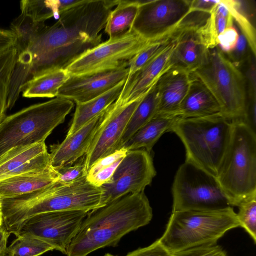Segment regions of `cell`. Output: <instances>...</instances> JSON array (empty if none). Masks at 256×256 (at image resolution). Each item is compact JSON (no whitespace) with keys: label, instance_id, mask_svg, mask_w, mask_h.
<instances>
[{"label":"cell","instance_id":"37","mask_svg":"<svg viewBox=\"0 0 256 256\" xmlns=\"http://www.w3.org/2000/svg\"><path fill=\"white\" fill-rule=\"evenodd\" d=\"M172 256H227L220 246L202 245L185 249L172 254Z\"/></svg>","mask_w":256,"mask_h":256},{"label":"cell","instance_id":"45","mask_svg":"<svg viewBox=\"0 0 256 256\" xmlns=\"http://www.w3.org/2000/svg\"><path fill=\"white\" fill-rule=\"evenodd\" d=\"M0 256H12L11 253L8 248L0 253Z\"/></svg>","mask_w":256,"mask_h":256},{"label":"cell","instance_id":"5","mask_svg":"<svg viewBox=\"0 0 256 256\" xmlns=\"http://www.w3.org/2000/svg\"><path fill=\"white\" fill-rule=\"evenodd\" d=\"M230 140L216 178L232 206L256 198V133L232 120Z\"/></svg>","mask_w":256,"mask_h":256},{"label":"cell","instance_id":"30","mask_svg":"<svg viewBox=\"0 0 256 256\" xmlns=\"http://www.w3.org/2000/svg\"><path fill=\"white\" fill-rule=\"evenodd\" d=\"M16 59L14 44L0 54V122L6 116L10 82Z\"/></svg>","mask_w":256,"mask_h":256},{"label":"cell","instance_id":"44","mask_svg":"<svg viewBox=\"0 0 256 256\" xmlns=\"http://www.w3.org/2000/svg\"><path fill=\"white\" fill-rule=\"evenodd\" d=\"M10 234L3 224L0 226V252L6 249L7 241Z\"/></svg>","mask_w":256,"mask_h":256},{"label":"cell","instance_id":"20","mask_svg":"<svg viewBox=\"0 0 256 256\" xmlns=\"http://www.w3.org/2000/svg\"><path fill=\"white\" fill-rule=\"evenodd\" d=\"M177 28L176 44L170 58L171 64L192 73L205 62L208 49L203 43L197 29Z\"/></svg>","mask_w":256,"mask_h":256},{"label":"cell","instance_id":"6","mask_svg":"<svg viewBox=\"0 0 256 256\" xmlns=\"http://www.w3.org/2000/svg\"><path fill=\"white\" fill-rule=\"evenodd\" d=\"M240 226L232 207L210 210L172 212L158 240L172 254L202 245L214 244L227 231Z\"/></svg>","mask_w":256,"mask_h":256},{"label":"cell","instance_id":"25","mask_svg":"<svg viewBox=\"0 0 256 256\" xmlns=\"http://www.w3.org/2000/svg\"><path fill=\"white\" fill-rule=\"evenodd\" d=\"M69 76L66 70L46 72L25 82L20 92L24 97L28 98L56 97L59 89Z\"/></svg>","mask_w":256,"mask_h":256},{"label":"cell","instance_id":"40","mask_svg":"<svg viewBox=\"0 0 256 256\" xmlns=\"http://www.w3.org/2000/svg\"><path fill=\"white\" fill-rule=\"evenodd\" d=\"M122 158L118 160L112 164L98 170L92 176H86L87 180L91 184L98 187H101L108 184L111 180Z\"/></svg>","mask_w":256,"mask_h":256},{"label":"cell","instance_id":"46","mask_svg":"<svg viewBox=\"0 0 256 256\" xmlns=\"http://www.w3.org/2000/svg\"><path fill=\"white\" fill-rule=\"evenodd\" d=\"M104 256H112V254H106L104 255Z\"/></svg>","mask_w":256,"mask_h":256},{"label":"cell","instance_id":"19","mask_svg":"<svg viewBox=\"0 0 256 256\" xmlns=\"http://www.w3.org/2000/svg\"><path fill=\"white\" fill-rule=\"evenodd\" d=\"M192 78V73L172 66L163 74L156 83L158 105L156 114L176 116L188 92Z\"/></svg>","mask_w":256,"mask_h":256},{"label":"cell","instance_id":"34","mask_svg":"<svg viewBox=\"0 0 256 256\" xmlns=\"http://www.w3.org/2000/svg\"><path fill=\"white\" fill-rule=\"evenodd\" d=\"M236 214L240 226L250 234L254 243H256V198L242 202L238 206Z\"/></svg>","mask_w":256,"mask_h":256},{"label":"cell","instance_id":"23","mask_svg":"<svg viewBox=\"0 0 256 256\" xmlns=\"http://www.w3.org/2000/svg\"><path fill=\"white\" fill-rule=\"evenodd\" d=\"M179 118H180L172 114H156L139 128L122 148L128 151L144 150L150 152L160 137L164 132L170 131Z\"/></svg>","mask_w":256,"mask_h":256},{"label":"cell","instance_id":"12","mask_svg":"<svg viewBox=\"0 0 256 256\" xmlns=\"http://www.w3.org/2000/svg\"><path fill=\"white\" fill-rule=\"evenodd\" d=\"M156 173L150 152L144 150L128 151L110 182L101 186L100 208L126 194L144 192Z\"/></svg>","mask_w":256,"mask_h":256},{"label":"cell","instance_id":"18","mask_svg":"<svg viewBox=\"0 0 256 256\" xmlns=\"http://www.w3.org/2000/svg\"><path fill=\"white\" fill-rule=\"evenodd\" d=\"M106 110L72 134L66 136L60 143L50 146V162L54 168L72 165L84 156Z\"/></svg>","mask_w":256,"mask_h":256},{"label":"cell","instance_id":"10","mask_svg":"<svg viewBox=\"0 0 256 256\" xmlns=\"http://www.w3.org/2000/svg\"><path fill=\"white\" fill-rule=\"evenodd\" d=\"M156 40H146L131 29L90 50L66 70L70 75H82L128 68L135 56Z\"/></svg>","mask_w":256,"mask_h":256},{"label":"cell","instance_id":"33","mask_svg":"<svg viewBox=\"0 0 256 256\" xmlns=\"http://www.w3.org/2000/svg\"><path fill=\"white\" fill-rule=\"evenodd\" d=\"M238 26L240 32L244 36L252 54L256 56V30L246 12L242 8V1L222 0Z\"/></svg>","mask_w":256,"mask_h":256},{"label":"cell","instance_id":"13","mask_svg":"<svg viewBox=\"0 0 256 256\" xmlns=\"http://www.w3.org/2000/svg\"><path fill=\"white\" fill-rule=\"evenodd\" d=\"M190 1H140L132 30L148 40H156L166 36L176 30L188 13Z\"/></svg>","mask_w":256,"mask_h":256},{"label":"cell","instance_id":"38","mask_svg":"<svg viewBox=\"0 0 256 256\" xmlns=\"http://www.w3.org/2000/svg\"><path fill=\"white\" fill-rule=\"evenodd\" d=\"M239 37V32L233 26L224 30L218 38V46L224 54H227L235 47Z\"/></svg>","mask_w":256,"mask_h":256},{"label":"cell","instance_id":"29","mask_svg":"<svg viewBox=\"0 0 256 256\" xmlns=\"http://www.w3.org/2000/svg\"><path fill=\"white\" fill-rule=\"evenodd\" d=\"M158 93L156 84L142 98L134 112L121 139L120 148L156 114Z\"/></svg>","mask_w":256,"mask_h":256},{"label":"cell","instance_id":"4","mask_svg":"<svg viewBox=\"0 0 256 256\" xmlns=\"http://www.w3.org/2000/svg\"><path fill=\"white\" fill-rule=\"evenodd\" d=\"M232 122L221 114L179 118L170 131L183 143L186 160L216 178L229 144Z\"/></svg>","mask_w":256,"mask_h":256},{"label":"cell","instance_id":"43","mask_svg":"<svg viewBox=\"0 0 256 256\" xmlns=\"http://www.w3.org/2000/svg\"><path fill=\"white\" fill-rule=\"evenodd\" d=\"M16 42V36L12 31L0 29V54L14 46Z\"/></svg>","mask_w":256,"mask_h":256},{"label":"cell","instance_id":"32","mask_svg":"<svg viewBox=\"0 0 256 256\" xmlns=\"http://www.w3.org/2000/svg\"><path fill=\"white\" fill-rule=\"evenodd\" d=\"M7 248L12 256H39L54 250L43 240L28 236H17Z\"/></svg>","mask_w":256,"mask_h":256},{"label":"cell","instance_id":"21","mask_svg":"<svg viewBox=\"0 0 256 256\" xmlns=\"http://www.w3.org/2000/svg\"><path fill=\"white\" fill-rule=\"evenodd\" d=\"M192 76L188 92L175 115L181 118L222 115L220 105L214 96L200 80Z\"/></svg>","mask_w":256,"mask_h":256},{"label":"cell","instance_id":"8","mask_svg":"<svg viewBox=\"0 0 256 256\" xmlns=\"http://www.w3.org/2000/svg\"><path fill=\"white\" fill-rule=\"evenodd\" d=\"M192 74L214 96L223 116L231 121L243 120L248 102L246 77L218 46L208 49L205 62Z\"/></svg>","mask_w":256,"mask_h":256},{"label":"cell","instance_id":"14","mask_svg":"<svg viewBox=\"0 0 256 256\" xmlns=\"http://www.w3.org/2000/svg\"><path fill=\"white\" fill-rule=\"evenodd\" d=\"M143 98L124 104L114 102L106 110L84 156L86 172L97 160L120 149L128 122Z\"/></svg>","mask_w":256,"mask_h":256},{"label":"cell","instance_id":"17","mask_svg":"<svg viewBox=\"0 0 256 256\" xmlns=\"http://www.w3.org/2000/svg\"><path fill=\"white\" fill-rule=\"evenodd\" d=\"M52 166L44 142L13 148L0 156V181Z\"/></svg>","mask_w":256,"mask_h":256},{"label":"cell","instance_id":"3","mask_svg":"<svg viewBox=\"0 0 256 256\" xmlns=\"http://www.w3.org/2000/svg\"><path fill=\"white\" fill-rule=\"evenodd\" d=\"M102 194V188L89 182L86 175L69 184L56 182L28 194L0 199L2 224L15 234L26 220L40 214L100 208Z\"/></svg>","mask_w":256,"mask_h":256},{"label":"cell","instance_id":"31","mask_svg":"<svg viewBox=\"0 0 256 256\" xmlns=\"http://www.w3.org/2000/svg\"><path fill=\"white\" fill-rule=\"evenodd\" d=\"M176 33L177 30L176 28L172 34L152 42L135 56L130 62L128 67V73L126 79L165 50L174 40Z\"/></svg>","mask_w":256,"mask_h":256},{"label":"cell","instance_id":"47","mask_svg":"<svg viewBox=\"0 0 256 256\" xmlns=\"http://www.w3.org/2000/svg\"><path fill=\"white\" fill-rule=\"evenodd\" d=\"M1 206H2V204H1V201H0V210H1Z\"/></svg>","mask_w":256,"mask_h":256},{"label":"cell","instance_id":"22","mask_svg":"<svg viewBox=\"0 0 256 256\" xmlns=\"http://www.w3.org/2000/svg\"><path fill=\"white\" fill-rule=\"evenodd\" d=\"M58 174L52 166L40 172H32L0 181V199L11 198L28 194L55 183Z\"/></svg>","mask_w":256,"mask_h":256},{"label":"cell","instance_id":"1","mask_svg":"<svg viewBox=\"0 0 256 256\" xmlns=\"http://www.w3.org/2000/svg\"><path fill=\"white\" fill-rule=\"evenodd\" d=\"M118 0H84L64 11L52 26L36 22L20 14L10 25L16 36V63L9 94L19 96L22 86L42 74L66 68L102 42L112 8Z\"/></svg>","mask_w":256,"mask_h":256},{"label":"cell","instance_id":"27","mask_svg":"<svg viewBox=\"0 0 256 256\" xmlns=\"http://www.w3.org/2000/svg\"><path fill=\"white\" fill-rule=\"evenodd\" d=\"M234 20L229 9L222 0L214 6L206 22L197 30L208 48L218 46V36L226 28L234 26Z\"/></svg>","mask_w":256,"mask_h":256},{"label":"cell","instance_id":"7","mask_svg":"<svg viewBox=\"0 0 256 256\" xmlns=\"http://www.w3.org/2000/svg\"><path fill=\"white\" fill-rule=\"evenodd\" d=\"M74 106L72 101L56 96L6 116L0 122V156L14 147L45 142Z\"/></svg>","mask_w":256,"mask_h":256},{"label":"cell","instance_id":"2","mask_svg":"<svg viewBox=\"0 0 256 256\" xmlns=\"http://www.w3.org/2000/svg\"><path fill=\"white\" fill-rule=\"evenodd\" d=\"M152 208L144 192L130 194L88 212L68 248L67 256H86L115 246L128 233L148 224Z\"/></svg>","mask_w":256,"mask_h":256},{"label":"cell","instance_id":"15","mask_svg":"<svg viewBox=\"0 0 256 256\" xmlns=\"http://www.w3.org/2000/svg\"><path fill=\"white\" fill-rule=\"evenodd\" d=\"M128 68L82 75H70L57 96L82 103L100 96L126 80Z\"/></svg>","mask_w":256,"mask_h":256},{"label":"cell","instance_id":"16","mask_svg":"<svg viewBox=\"0 0 256 256\" xmlns=\"http://www.w3.org/2000/svg\"><path fill=\"white\" fill-rule=\"evenodd\" d=\"M176 44V36L172 43L140 69L127 78L115 102L126 104L143 98L156 84L172 66L170 58Z\"/></svg>","mask_w":256,"mask_h":256},{"label":"cell","instance_id":"28","mask_svg":"<svg viewBox=\"0 0 256 256\" xmlns=\"http://www.w3.org/2000/svg\"><path fill=\"white\" fill-rule=\"evenodd\" d=\"M140 0H120L110 12L104 27L109 38L123 36L131 29Z\"/></svg>","mask_w":256,"mask_h":256},{"label":"cell","instance_id":"24","mask_svg":"<svg viewBox=\"0 0 256 256\" xmlns=\"http://www.w3.org/2000/svg\"><path fill=\"white\" fill-rule=\"evenodd\" d=\"M125 81L92 100L76 104L72 122L66 136L72 134L114 102L121 93Z\"/></svg>","mask_w":256,"mask_h":256},{"label":"cell","instance_id":"42","mask_svg":"<svg viewBox=\"0 0 256 256\" xmlns=\"http://www.w3.org/2000/svg\"><path fill=\"white\" fill-rule=\"evenodd\" d=\"M220 0H192L190 1V11H200L210 14Z\"/></svg>","mask_w":256,"mask_h":256},{"label":"cell","instance_id":"9","mask_svg":"<svg viewBox=\"0 0 256 256\" xmlns=\"http://www.w3.org/2000/svg\"><path fill=\"white\" fill-rule=\"evenodd\" d=\"M172 193V212L218 210L232 207L216 178L186 161L176 172Z\"/></svg>","mask_w":256,"mask_h":256},{"label":"cell","instance_id":"48","mask_svg":"<svg viewBox=\"0 0 256 256\" xmlns=\"http://www.w3.org/2000/svg\"></svg>","mask_w":256,"mask_h":256},{"label":"cell","instance_id":"26","mask_svg":"<svg viewBox=\"0 0 256 256\" xmlns=\"http://www.w3.org/2000/svg\"><path fill=\"white\" fill-rule=\"evenodd\" d=\"M83 2V0H23L20 2L21 14L36 22H44L54 17L58 19L61 13Z\"/></svg>","mask_w":256,"mask_h":256},{"label":"cell","instance_id":"39","mask_svg":"<svg viewBox=\"0 0 256 256\" xmlns=\"http://www.w3.org/2000/svg\"><path fill=\"white\" fill-rule=\"evenodd\" d=\"M128 152L126 148H122L113 153L100 158L92 166L87 172L86 176H92L98 170L108 166L118 160L122 158Z\"/></svg>","mask_w":256,"mask_h":256},{"label":"cell","instance_id":"35","mask_svg":"<svg viewBox=\"0 0 256 256\" xmlns=\"http://www.w3.org/2000/svg\"><path fill=\"white\" fill-rule=\"evenodd\" d=\"M58 174L57 182L62 184H70L86 175L84 157L74 165L56 169Z\"/></svg>","mask_w":256,"mask_h":256},{"label":"cell","instance_id":"11","mask_svg":"<svg viewBox=\"0 0 256 256\" xmlns=\"http://www.w3.org/2000/svg\"><path fill=\"white\" fill-rule=\"evenodd\" d=\"M88 212L76 210L40 214L26 220L15 235L38 238L66 254Z\"/></svg>","mask_w":256,"mask_h":256},{"label":"cell","instance_id":"36","mask_svg":"<svg viewBox=\"0 0 256 256\" xmlns=\"http://www.w3.org/2000/svg\"><path fill=\"white\" fill-rule=\"evenodd\" d=\"M224 54L234 65L240 68L253 54L244 36L240 32L236 46L233 50Z\"/></svg>","mask_w":256,"mask_h":256},{"label":"cell","instance_id":"41","mask_svg":"<svg viewBox=\"0 0 256 256\" xmlns=\"http://www.w3.org/2000/svg\"><path fill=\"white\" fill-rule=\"evenodd\" d=\"M126 256H172V254L158 239L150 245L130 252Z\"/></svg>","mask_w":256,"mask_h":256}]
</instances>
